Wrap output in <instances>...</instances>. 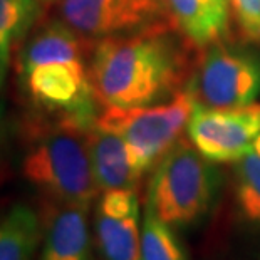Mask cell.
<instances>
[{"label": "cell", "mask_w": 260, "mask_h": 260, "mask_svg": "<svg viewBox=\"0 0 260 260\" xmlns=\"http://www.w3.org/2000/svg\"><path fill=\"white\" fill-rule=\"evenodd\" d=\"M193 47L173 22L99 39L89 56L99 104L145 108L170 101L190 79Z\"/></svg>", "instance_id": "cell-1"}, {"label": "cell", "mask_w": 260, "mask_h": 260, "mask_svg": "<svg viewBox=\"0 0 260 260\" xmlns=\"http://www.w3.org/2000/svg\"><path fill=\"white\" fill-rule=\"evenodd\" d=\"M86 129L29 114L22 124L27 143L22 176L39 190L46 202L74 205L89 210L99 188L94 180Z\"/></svg>", "instance_id": "cell-2"}, {"label": "cell", "mask_w": 260, "mask_h": 260, "mask_svg": "<svg viewBox=\"0 0 260 260\" xmlns=\"http://www.w3.org/2000/svg\"><path fill=\"white\" fill-rule=\"evenodd\" d=\"M220 173L190 143L180 138L154 165L146 207L176 232L198 226L215 207Z\"/></svg>", "instance_id": "cell-3"}, {"label": "cell", "mask_w": 260, "mask_h": 260, "mask_svg": "<svg viewBox=\"0 0 260 260\" xmlns=\"http://www.w3.org/2000/svg\"><path fill=\"white\" fill-rule=\"evenodd\" d=\"M22 92L37 118L89 129L101 109L89 76V59H59L19 74Z\"/></svg>", "instance_id": "cell-4"}, {"label": "cell", "mask_w": 260, "mask_h": 260, "mask_svg": "<svg viewBox=\"0 0 260 260\" xmlns=\"http://www.w3.org/2000/svg\"><path fill=\"white\" fill-rule=\"evenodd\" d=\"M193 109L195 103L183 89L170 101L154 106H101L94 124L123 138L136 167L145 175L181 138Z\"/></svg>", "instance_id": "cell-5"}, {"label": "cell", "mask_w": 260, "mask_h": 260, "mask_svg": "<svg viewBox=\"0 0 260 260\" xmlns=\"http://www.w3.org/2000/svg\"><path fill=\"white\" fill-rule=\"evenodd\" d=\"M195 60L185 89L195 106L242 108L260 96V54L243 44L218 41Z\"/></svg>", "instance_id": "cell-6"}, {"label": "cell", "mask_w": 260, "mask_h": 260, "mask_svg": "<svg viewBox=\"0 0 260 260\" xmlns=\"http://www.w3.org/2000/svg\"><path fill=\"white\" fill-rule=\"evenodd\" d=\"M54 15L92 42L171 22L165 0H57Z\"/></svg>", "instance_id": "cell-7"}, {"label": "cell", "mask_w": 260, "mask_h": 260, "mask_svg": "<svg viewBox=\"0 0 260 260\" xmlns=\"http://www.w3.org/2000/svg\"><path fill=\"white\" fill-rule=\"evenodd\" d=\"M193 146L212 163H235L260 136V104L242 108L195 106L186 124Z\"/></svg>", "instance_id": "cell-8"}, {"label": "cell", "mask_w": 260, "mask_h": 260, "mask_svg": "<svg viewBox=\"0 0 260 260\" xmlns=\"http://www.w3.org/2000/svg\"><path fill=\"white\" fill-rule=\"evenodd\" d=\"M140 198L136 190H108L94 207V240L103 260H141Z\"/></svg>", "instance_id": "cell-9"}, {"label": "cell", "mask_w": 260, "mask_h": 260, "mask_svg": "<svg viewBox=\"0 0 260 260\" xmlns=\"http://www.w3.org/2000/svg\"><path fill=\"white\" fill-rule=\"evenodd\" d=\"M37 260H94L87 210L47 202Z\"/></svg>", "instance_id": "cell-10"}, {"label": "cell", "mask_w": 260, "mask_h": 260, "mask_svg": "<svg viewBox=\"0 0 260 260\" xmlns=\"http://www.w3.org/2000/svg\"><path fill=\"white\" fill-rule=\"evenodd\" d=\"M86 141L99 191L136 190L143 173L123 138L94 124L86 133Z\"/></svg>", "instance_id": "cell-11"}, {"label": "cell", "mask_w": 260, "mask_h": 260, "mask_svg": "<svg viewBox=\"0 0 260 260\" xmlns=\"http://www.w3.org/2000/svg\"><path fill=\"white\" fill-rule=\"evenodd\" d=\"M165 5L176 29L198 49L230 34V0H165Z\"/></svg>", "instance_id": "cell-12"}, {"label": "cell", "mask_w": 260, "mask_h": 260, "mask_svg": "<svg viewBox=\"0 0 260 260\" xmlns=\"http://www.w3.org/2000/svg\"><path fill=\"white\" fill-rule=\"evenodd\" d=\"M44 237L42 217L25 203H15L0 218V260H32Z\"/></svg>", "instance_id": "cell-13"}, {"label": "cell", "mask_w": 260, "mask_h": 260, "mask_svg": "<svg viewBox=\"0 0 260 260\" xmlns=\"http://www.w3.org/2000/svg\"><path fill=\"white\" fill-rule=\"evenodd\" d=\"M41 19L39 0H0V62L9 68L12 49Z\"/></svg>", "instance_id": "cell-14"}, {"label": "cell", "mask_w": 260, "mask_h": 260, "mask_svg": "<svg viewBox=\"0 0 260 260\" xmlns=\"http://www.w3.org/2000/svg\"><path fill=\"white\" fill-rule=\"evenodd\" d=\"M234 198L239 217L260 229V156L255 149L235 161Z\"/></svg>", "instance_id": "cell-15"}, {"label": "cell", "mask_w": 260, "mask_h": 260, "mask_svg": "<svg viewBox=\"0 0 260 260\" xmlns=\"http://www.w3.org/2000/svg\"><path fill=\"white\" fill-rule=\"evenodd\" d=\"M141 260H190L176 230L161 222L149 207L143 213Z\"/></svg>", "instance_id": "cell-16"}, {"label": "cell", "mask_w": 260, "mask_h": 260, "mask_svg": "<svg viewBox=\"0 0 260 260\" xmlns=\"http://www.w3.org/2000/svg\"><path fill=\"white\" fill-rule=\"evenodd\" d=\"M230 7L242 36L260 46V0H230Z\"/></svg>", "instance_id": "cell-17"}, {"label": "cell", "mask_w": 260, "mask_h": 260, "mask_svg": "<svg viewBox=\"0 0 260 260\" xmlns=\"http://www.w3.org/2000/svg\"><path fill=\"white\" fill-rule=\"evenodd\" d=\"M4 129H5V108L4 104L0 103V141L4 138Z\"/></svg>", "instance_id": "cell-18"}, {"label": "cell", "mask_w": 260, "mask_h": 260, "mask_svg": "<svg viewBox=\"0 0 260 260\" xmlns=\"http://www.w3.org/2000/svg\"><path fill=\"white\" fill-rule=\"evenodd\" d=\"M5 73H7V68L0 62V82H2V84H4V79H5Z\"/></svg>", "instance_id": "cell-19"}, {"label": "cell", "mask_w": 260, "mask_h": 260, "mask_svg": "<svg viewBox=\"0 0 260 260\" xmlns=\"http://www.w3.org/2000/svg\"><path fill=\"white\" fill-rule=\"evenodd\" d=\"M253 149H255V153L260 156V136L257 138V141H255V145H253Z\"/></svg>", "instance_id": "cell-20"}, {"label": "cell", "mask_w": 260, "mask_h": 260, "mask_svg": "<svg viewBox=\"0 0 260 260\" xmlns=\"http://www.w3.org/2000/svg\"><path fill=\"white\" fill-rule=\"evenodd\" d=\"M39 2H42V4H56L57 0H39Z\"/></svg>", "instance_id": "cell-21"}]
</instances>
